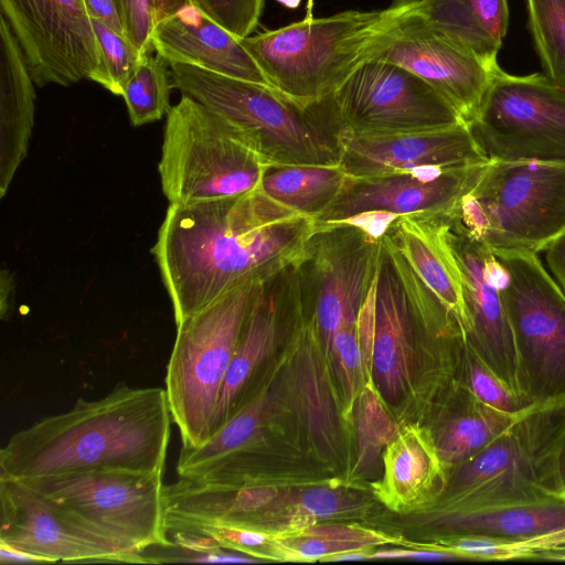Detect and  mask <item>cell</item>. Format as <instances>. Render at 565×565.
<instances>
[{
	"mask_svg": "<svg viewBox=\"0 0 565 565\" xmlns=\"http://www.w3.org/2000/svg\"><path fill=\"white\" fill-rule=\"evenodd\" d=\"M339 128L356 135L416 132L465 124L422 78L373 58L333 94Z\"/></svg>",
	"mask_w": 565,
	"mask_h": 565,
	"instance_id": "obj_14",
	"label": "cell"
},
{
	"mask_svg": "<svg viewBox=\"0 0 565 565\" xmlns=\"http://www.w3.org/2000/svg\"><path fill=\"white\" fill-rule=\"evenodd\" d=\"M98 46V66L92 77L114 95L122 96L125 86L142 55L131 42L105 23L90 19Z\"/></svg>",
	"mask_w": 565,
	"mask_h": 565,
	"instance_id": "obj_36",
	"label": "cell"
},
{
	"mask_svg": "<svg viewBox=\"0 0 565 565\" xmlns=\"http://www.w3.org/2000/svg\"><path fill=\"white\" fill-rule=\"evenodd\" d=\"M125 35L142 54H150V35L154 25L153 0H114Z\"/></svg>",
	"mask_w": 565,
	"mask_h": 565,
	"instance_id": "obj_40",
	"label": "cell"
},
{
	"mask_svg": "<svg viewBox=\"0 0 565 565\" xmlns=\"http://www.w3.org/2000/svg\"><path fill=\"white\" fill-rule=\"evenodd\" d=\"M87 14L96 19L117 33L125 35L124 25L114 0H83Z\"/></svg>",
	"mask_w": 565,
	"mask_h": 565,
	"instance_id": "obj_43",
	"label": "cell"
},
{
	"mask_svg": "<svg viewBox=\"0 0 565 565\" xmlns=\"http://www.w3.org/2000/svg\"><path fill=\"white\" fill-rule=\"evenodd\" d=\"M519 415L500 412L477 399L465 385L461 386L455 394L452 409L434 435L438 455L447 471L479 452L511 426Z\"/></svg>",
	"mask_w": 565,
	"mask_h": 565,
	"instance_id": "obj_29",
	"label": "cell"
},
{
	"mask_svg": "<svg viewBox=\"0 0 565 565\" xmlns=\"http://www.w3.org/2000/svg\"><path fill=\"white\" fill-rule=\"evenodd\" d=\"M1 563H45L42 558L32 554L14 550L12 547L0 544Z\"/></svg>",
	"mask_w": 565,
	"mask_h": 565,
	"instance_id": "obj_47",
	"label": "cell"
},
{
	"mask_svg": "<svg viewBox=\"0 0 565 565\" xmlns=\"http://www.w3.org/2000/svg\"><path fill=\"white\" fill-rule=\"evenodd\" d=\"M544 74L565 88V0H525Z\"/></svg>",
	"mask_w": 565,
	"mask_h": 565,
	"instance_id": "obj_35",
	"label": "cell"
},
{
	"mask_svg": "<svg viewBox=\"0 0 565 565\" xmlns=\"http://www.w3.org/2000/svg\"><path fill=\"white\" fill-rule=\"evenodd\" d=\"M447 218L450 224L449 239L462 273L470 319L467 344L519 397L512 331L500 290L487 280L483 271L490 249L470 236L456 220Z\"/></svg>",
	"mask_w": 565,
	"mask_h": 565,
	"instance_id": "obj_20",
	"label": "cell"
},
{
	"mask_svg": "<svg viewBox=\"0 0 565 565\" xmlns=\"http://www.w3.org/2000/svg\"><path fill=\"white\" fill-rule=\"evenodd\" d=\"M171 423L164 388L121 383L99 399L78 398L70 411L12 435L0 450V476L163 472Z\"/></svg>",
	"mask_w": 565,
	"mask_h": 565,
	"instance_id": "obj_2",
	"label": "cell"
},
{
	"mask_svg": "<svg viewBox=\"0 0 565 565\" xmlns=\"http://www.w3.org/2000/svg\"><path fill=\"white\" fill-rule=\"evenodd\" d=\"M150 44L169 64L269 85L262 70L228 30L191 4L154 24Z\"/></svg>",
	"mask_w": 565,
	"mask_h": 565,
	"instance_id": "obj_21",
	"label": "cell"
},
{
	"mask_svg": "<svg viewBox=\"0 0 565 565\" xmlns=\"http://www.w3.org/2000/svg\"><path fill=\"white\" fill-rule=\"evenodd\" d=\"M191 4L192 0H153L154 24Z\"/></svg>",
	"mask_w": 565,
	"mask_h": 565,
	"instance_id": "obj_46",
	"label": "cell"
},
{
	"mask_svg": "<svg viewBox=\"0 0 565 565\" xmlns=\"http://www.w3.org/2000/svg\"><path fill=\"white\" fill-rule=\"evenodd\" d=\"M259 287L230 292L177 324L164 390L184 448L211 437L222 385Z\"/></svg>",
	"mask_w": 565,
	"mask_h": 565,
	"instance_id": "obj_7",
	"label": "cell"
},
{
	"mask_svg": "<svg viewBox=\"0 0 565 565\" xmlns=\"http://www.w3.org/2000/svg\"><path fill=\"white\" fill-rule=\"evenodd\" d=\"M328 358L334 362L342 387L343 413L352 414L360 393L367 383L373 382L366 367L358 321L344 324L337 332Z\"/></svg>",
	"mask_w": 565,
	"mask_h": 565,
	"instance_id": "obj_37",
	"label": "cell"
},
{
	"mask_svg": "<svg viewBox=\"0 0 565 565\" xmlns=\"http://www.w3.org/2000/svg\"><path fill=\"white\" fill-rule=\"evenodd\" d=\"M418 14L435 32L489 66L498 65L509 26L507 0H419Z\"/></svg>",
	"mask_w": 565,
	"mask_h": 565,
	"instance_id": "obj_26",
	"label": "cell"
},
{
	"mask_svg": "<svg viewBox=\"0 0 565 565\" xmlns=\"http://www.w3.org/2000/svg\"><path fill=\"white\" fill-rule=\"evenodd\" d=\"M169 65L173 88L220 116L267 167L339 166L332 95L307 106L270 85Z\"/></svg>",
	"mask_w": 565,
	"mask_h": 565,
	"instance_id": "obj_4",
	"label": "cell"
},
{
	"mask_svg": "<svg viewBox=\"0 0 565 565\" xmlns=\"http://www.w3.org/2000/svg\"><path fill=\"white\" fill-rule=\"evenodd\" d=\"M267 168L220 116L198 100L182 95L167 113L158 171L170 203L255 191Z\"/></svg>",
	"mask_w": 565,
	"mask_h": 565,
	"instance_id": "obj_8",
	"label": "cell"
},
{
	"mask_svg": "<svg viewBox=\"0 0 565 565\" xmlns=\"http://www.w3.org/2000/svg\"><path fill=\"white\" fill-rule=\"evenodd\" d=\"M375 58L399 65L422 78L468 126L477 116L494 70L425 24L418 12Z\"/></svg>",
	"mask_w": 565,
	"mask_h": 565,
	"instance_id": "obj_19",
	"label": "cell"
},
{
	"mask_svg": "<svg viewBox=\"0 0 565 565\" xmlns=\"http://www.w3.org/2000/svg\"><path fill=\"white\" fill-rule=\"evenodd\" d=\"M192 3L238 39L253 33L264 7V0H192Z\"/></svg>",
	"mask_w": 565,
	"mask_h": 565,
	"instance_id": "obj_39",
	"label": "cell"
},
{
	"mask_svg": "<svg viewBox=\"0 0 565 565\" xmlns=\"http://www.w3.org/2000/svg\"><path fill=\"white\" fill-rule=\"evenodd\" d=\"M468 127L489 162L565 163V88L498 66Z\"/></svg>",
	"mask_w": 565,
	"mask_h": 565,
	"instance_id": "obj_10",
	"label": "cell"
},
{
	"mask_svg": "<svg viewBox=\"0 0 565 565\" xmlns=\"http://www.w3.org/2000/svg\"><path fill=\"white\" fill-rule=\"evenodd\" d=\"M384 475L375 493L388 508L402 511L439 497L447 469L434 435L417 425L399 428L383 454Z\"/></svg>",
	"mask_w": 565,
	"mask_h": 565,
	"instance_id": "obj_24",
	"label": "cell"
},
{
	"mask_svg": "<svg viewBox=\"0 0 565 565\" xmlns=\"http://www.w3.org/2000/svg\"><path fill=\"white\" fill-rule=\"evenodd\" d=\"M352 413L358 445L355 470L363 472L375 463L381 452L395 438L399 427L384 406V398L373 382L364 386Z\"/></svg>",
	"mask_w": 565,
	"mask_h": 565,
	"instance_id": "obj_34",
	"label": "cell"
},
{
	"mask_svg": "<svg viewBox=\"0 0 565 565\" xmlns=\"http://www.w3.org/2000/svg\"><path fill=\"white\" fill-rule=\"evenodd\" d=\"M437 521L449 537L481 535L522 542L565 526V495L532 503L443 512Z\"/></svg>",
	"mask_w": 565,
	"mask_h": 565,
	"instance_id": "obj_27",
	"label": "cell"
},
{
	"mask_svg": "<svg viewBox=\"0 0 565 565\" xmlns=\"http://www.w3.org/2000/svg\"><path fill=\"white\" fill-rule=\"evenodd\" d=\"M160 57L146 54L127 82L122 97L132 126H142L161 119L170 109L171 75Z\"/></svg>",
	"mask_w": 565,
	"mask_h": 565,
	"instance_id": "obj_33",
	"label": "cell"
},
{
	"mask_svg": "<svg viewBox=\"0 0 565 565\" xmlns=\"http://www.w3.org/2000/svg\"><path fill=\"white\" fill-rule=\"evenodd\" d=\"M564 426L565 403L524 409L490 444L447 471L441 512L565 495L557 473Z\"/></svg>",
	"mask_w": 565,
	"mask_h": 565,
	"instance_id": "obj_5",
	"label": "cell"
},
{
	"mask_svg": "<svg viewBox=\"0 0 565 565\" xmlns=\"http://www.w3.org/2000/svg\"><path fill=\"white\" fill-rule=\"evenodd\" d=\"M162 475L103 470L20 481L145 552L174 546L166 529Z\"/></svg>",
	"mask_w": 565,
	"mask_h": 565,
	"instance_id": "obj_11",
	"label": "cell"
},
{
	"mask_svg": "<svg viewBox=\"0 0 565 565\" xmlns=\"http://www.w3.org/2000/svg\"><path fill=\"white\" fill-rule=\"evenodd\" d=\"M414 320L407 291L384 250L377 276L361 309L358 329L367 371L387 402L397 401L413 383Z\"/></svg>",
	"mask_w": 565,
	"mask_h": 565,
	"instance_id": "obj_17",
	"label": "cell"
},
{
	"mask_svg": "<svg viewBox=\"0 0 565 565\" xmlns=\"http://www.w3.org/2000/svg\"><path fill=\"white\" fill-rule=\"evenodd\" d=\"M446 216L403 215L384 234L422 284L470 331L462 273L449 239Z\"/></svg>",
	"mask_w": 565,
	"mask_h": 565,
	"instance_id": "obj_22",
	"label": "cell"
},
{
	"mask_svg": "<svg viewBox=\"0 0 565 565\" xmlns=\"http://www.w3.org/2000/svg\"><path fill=\"white\" fill-rule=\"evenodd\" d=\"M509 273L500 290L513 335L524 408L565 403V294L537 254H493Z\"/></svg>",
	"mask_w": 565,
	"mask_h": 565,
	"instance_id": "obj_9",
	"label": "cell"
},
{
	"mask_svg": "<svg viewBox=\"0 0 565 565\" xmlns=\"http://www.w3.org/2000/svg\"><path fill=\"white\" fill-rule=\"evenodd\" d=\"M557 473L562 491L565 494V426L557 448Z\"/></svg>",
	"mask_w": 565,
	"mask_h": 565,
	"instance_id": "obj_49",
	"label": "cell"
},
{
	"mask_svg": "<svg viewBox=\"0 0 565 565\" xmlns=\"http://www.w3.org/2000/svg\"><path fill=\"white\" fill-rule=\"evenodd\" d=\"M14 277L9 269H1L0 274V316L2 320L9 319L13 311Z\"/></svg>",
	"mask_w": 565,
	"mask_h": 565,
	"instance_id": "obj_45",
	"label": "cell"
},
{
	"mask_svg": "<svg viewBox=\"0 0 565 565\" xmlns=\"http://www.w3.org/2000/svg\"><path fill=\"white\" fill-rule=\"evenodd\" d=\"M317 218L255 190L170 203L151 248L175 326L221 297L264 286L308 257Z\"/></svg>",
	"mask_w": 565,
	"mask_h": 565,
	"instance_id": "obj_1",
	"label": "cell"
},
{
	"mask_svg": "<svg viewBox=\"0 0 565 565\" xmlns=\"http://www.w3.org/2000/svg\"><path fill=\"white\" fill-rule=\"evenodd\" d=\"M35 83L25 56L0 14V196L3 198L23 159L34 126Z\"/></svg>",
	"mask_w": 565,
	"mask_h": 565,
	"instance_id": "obj_23",
	"label": "cell"
},
{
	"mask_svg": "<svg viewBox=\"0 0 565 565\" xmlns=\"http://www.w3.org/2000/svg\"><path fill=\"white\" fill-rule=\"evenodd\" d=\"M548 267L565 289V227L545 248Z\"/></svg>",
	"mask_w": 565,
	"mask_h": 565,
	"instance_id": "obj_44",
	"label": "cell"
},
{
	"mask_svg": "<svg viewBox=\"0 0 565 565\" xmlns=\"http://www.w3.org/2000/svg\"><path fill=\"white\" fill-rule=\"evenodd\" d=\"M529 559L565 561V545L534 552L530 555Z\"/></svg>",
	"mask_w": 565,
	"mask_h": 565,
	"instance_id": "obj_48",
	"label": "cell"
},
{
	"mask_svg": "<svg viewBox=\"0 0 565 565\" xmlns=\"http://www.w3.org/2000/svg\"><path fill=\"white\" fill-rule=\"evenodd\" d=\"M395 541L383 532L360 524L315 523L274 531L276 558L284 562H329L345 552L370 551Z\"/></svg>",
	"mask_w": 565,
	"mask_h": 565,
	"instance_id": "obj_31",
	"label": "cell"
},
{
	"mask_svg": "<svg viewBox=\"0 0 565 565\" xmlns=\"http://www.w3.org/2000/svg\"><path fill=\"white\" fill-rule=\"evenodd\" d=\"M449 217L493 254H537L565 227V163L489 162Z\"/></svg>",
	"mask_w": 565,
	"mask_h": 565,
	"instance_id": "obj_6",
	"label": "cell"
},
{
	"mask_svg": "<svg viewBox=\"0 0 565 565\" xmlns=\"http://www.w3.org/2000/svg\"><path fill=\"white\" fill-rule=\"evenodd\" d=\"M334 137L340 167L358 180L489 162L462 122L390 135H356L338 128Z\"/></svg>",
	"mask_w": 565,
	"mask_h": 565,
	"instance_id": "obj_16",
	"label": "cell"
},
{
	"mask_svg": "<svg viewBox=\"0 0 565 565\" xmlns=\"http://www.w3.org/2000/svg\"><path fill=\"white\" fill-rule=\"evenodd\" d=\"M382 237L352 225L318 227L295 270L299 288L311 292L312 321L327 358L337 332L359 319L380 269Z\"/></svg>",
	"mask_w": 565,
	"mask_h": 565,
	"instance_id": "obj_13",
	"label": "cell"
},
{
	"mask_svg": "<svg viewBox=\"0 0 565 565\" xmlns=\"http://www.w3.org/2000/svg\"><path fill=\"white\" fill-rule=\"evenodd\" d=\"M465 386L480 402L510 415L524 409L519 397L468 347Z\"/></svg>",
	"mask_w": 565,
	"mask_h": 565,
	"instance_id": "obj_38",
	"label": "cell"
},
{
	"mask_svg": "<svg viewBox=\"0 0 565 565\" xmlns=\"http://www.w3.org/2000/svg\"><path fill=\"white\" fill-rule=\"evenodd\" d=\"M365 500L359 493L340 487H315L288 500L282 507L268 505L258 516L256 526L270 530L297 529L320 521L358 514L365 509Z\"/></svg>",
	"mask_w": 565,
	"mask_h": 565,
	"instance_id": "obj_32",
	"label": "cell"
},
{
	"mask_svg": "<svg viewBox=\"0 0 565 565\" xmlns=\"http://www.w3.org/2000/svg\"><path fill=\"white\" fill-rule=\"evenodd\" d=\"M278 278L259 287L256 292L222 385L211 437L250 402L248 388L252 381L274 350L278 331L275 295Z\"/></svg>",
	"mask_w": 565,
	"mask_h": 565,
	"instance_id": "obj_25",
	"label": "cell"
},
{
	"mask_svg": "<svg viewBox=\"0 0 565 565\" xmlns=\"http://www.w3.org/2000/svg\"><path fill=\"white\" fill-rule=\"evenodd\" d=\"M488 163L376 179L351 178L335 202L317 220L318 225H330L366 212L447 217L473 190Z\"/></svg>",
	"mask_w": 565,
	"mask_h": 565,
	"instance_id": "obj_18",
	"label": "cell"
},
{
	"mask_svg": "<svg viewBox=\"0 0 565 565\" xmlns=\"http://www.w3.org/2000/svg\"><path fill=\"white\" fill-rule=\"evenodd\" d=\"M0 544L45 563H147L145 552L7 476H0Z\"/></svg>",
	"mask_w": 565,
	"mask_h": 565,
	"instance_id": "obj_12",
	"label": "cell"
},
{
	"mask_svg": "<svg viewBox=\"0 0 565 565\" xmlns=\"http://www.w3.org/2000/svg\"><path fill=\"white\" fill-rule=\"evenodd\" d=\"M322 347L311 320L303 329L295 369V391L303 424L327 455L339 448V414Z\"/></svg>",
	"mask_w": 565,
	"mask_h": 565,
	"instance_id": "obj_28",
	"label": "cell"
},
{
	"mask_svg": "<svg viewBox=\"0 0 565 565\" xmlns=\"http://www.w3.org/2000/svg\"><path fill=\"white\" fill-rule=\"evenodd\" d=\"M370 558H407L417 561L469 559L467 555L447 545L438 547L436 550L424 551L381 550L375 553H372L370 555Z\"/></svg>",
	"mask_w": 565,
	"mask_h": 565,
	"instance_id": "obj_42",
	"label": "cell"
},
{
	"mask_svg": "<svg viewBox=\"0 0 565 565\" xmlns=\"http://www.w3.org/2000/svg\"><path fill=\"white\" fill-rule=\"evenodd\" d=\"M418 4L419 0H393L381 10L306 18L241 42L270 86L311 106L385 51L418 12Z\"/></svg>",
	"mask_w": 565,
	"mask_h": 565,
	"instance_id": "obj_3",
	"label": "cell"
},
{
	"mask_svg": "<svg viewBox=\"0 0 565 565\" xmlns=\"http://www.w3.org/2000/svg\"><path fill=\"white\" fill-rule=\"evenodd\" d=\"M350 180L340 164L268 167L258 190L276 202L318 220Z\"/></svg>",
	"mask_w": 565,
	"mask_h": 565,
	"instance_id": "obj_30",
	"label": "cell"
},
{
	"mask_svg": "<svg viewBox=\"0 0 565 565\" xmlns=\"http://www.w3.org/2000/svg\"><path fill=\"white\" fill-rule=\"evenodd\" d=\"M565 545V526L522 542L507 543L508 561L529 559L534 552Z\"/></svg>",
	"mask_w": 565,
	"mask_h": 565,
	"instance_id": "obj_41",
	"label": "cell"
},
{
	"mask_svg": "<svg viewBox=\"0 0 565 565\" xmlns=\"http://www.w3.org/2000/svg\"><path fill=\"white\" fill-rule=\"evenodd\" d=\"M0 9L38 87L92 77L99 54L83 0H0Z\"/></svg>",
	"mask_w": 565,
	"mask_h": 565,
	"instance_id": "obj_15",
	"label": "cell"
}]
</instances>
